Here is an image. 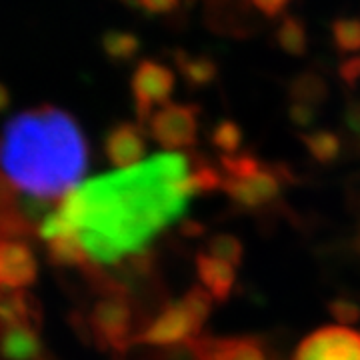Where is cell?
Instances as JSON below:
<instances>
[{"instance_id":"21","label":"cell","mask_w":360,"mask_h":360,"mask_svg":"<svg viewBox=\"0 0 360 360\" xmlns=\"http://www.w3.org/2000/svg\"><path fill=\"white\" fill-rule=\"evenodd\" d=\"M330 309H333V314H335L336 319H338L340 322H345V324L359 321V316H360L359 307H356V304H352L350 300H336V302L330 304Z\"/></svg>"},{"instance_id":"6","label":"cell","mask_w":360,"mask_h":360,"mask_svg":"<svg viewBox=\"0 0 360 360\" xmlns=\"http://www.w3.org/2000/svg\"><path fill=\"white\" fill-rule=\"evenodd\" d=\"M130 89L136 104V112L142 122H148L156 106L168 104L174 90L172 70L155 60H142L130 78Z\"/></svg>"},{"instance_id":"19","label":"cell","mask_w":360,"mask_h":360,"mask_svg":"<svg viewBox=\"0 0 360 360\" xmlns=\"http://www.w3.org/2000/svg\"><path fill=\"white\" fill-rule=\"evenodd\" d=\"M212 142L226 155H234L238 144H240V130L236 129L232 122H222L212 132Z\"/></svg>"},{"instance_id":"2","label":"cell","mask_w":360,"mask_h":360,"mask_svg":"<svg viewBox=\"0 0 360 360\" xmlns=\"http://www.w3.org/2000/svg\"><path fill=\"white\" fill-rule=\"evenodd\" d=\"M0 168L22 193L51 200L77 188L89 168V144L72 116L44 104L2 127Z\"/></svg>"},{"instance_id":"23","label":"cell","mask_w":360,"mask_h":360,"mask_svg":"<svg viewBox=\"0 0 360 360\" xmlns=\"http://www.w3.org/2000/svg\"><path fill=\"white\" fill-rule=\"evenodd\" d=\"M8 104H11V92L0 82V112H4L8 108Z\"/></svg>"},{"instance_id":"13","label":"cell","mask_w":360,"mask_h":360,"mask_svg":"<svg viewBox=\"0 0 360 360\" xmlns=\"http://www.w3.org/2000/svg\"><path fill=\"white\" fill-rule=\"evenodd\" d=\"M196 272L202 283V288L210 295L212 300H226L234 286V266L222 262L210 255L196 257Z\"/></svg>"},{"instance_id":"5","label":"cell","mask_w":360,"mask_h":360,"mask_svg":"<svg viewBox=\"0 0 360 360\" xmlns=\"http://www.w3.org/2000/svg\"><path fill=\"white\" fill-rule=\"evenodd\" d=\"M148 129H150V136L167 153L188 148L196 141V130H198L196 108L186 104H165L148 118Z\"/></svg>"},{"instance_id":"12","label":"cell","mask_w":360,"mask_h":360,"mask_svg":"<svg viewBox=\"0 0 360 360\" xmlns=\"http://www.w3.org/2000/svg\"><path fill=\"white\" fill-rule=\"evenodd\" d=\"M191 345L196 360H266L262 348L250 338H224V340L196 338Z\"/></svg>"},{"instance_id":"8","label":"cell","mask_w":360,"mask_h":360,"mask_svg":"<svg viewBox=\"0 0 360 360\" xmlns=\"http://www.w3.org/2000/svg\"><path fill=\"white\" fill-rule=\"evenodd\" d=\"M39 262L25 240L0 238V292L26 290L37 283Z\"/></svg>"},{"instance_id":"3","label":"cell","mask_w":360,"mask_h":360,"mask_svg":"<svg viewBox=\"0 0 360 360\" xmlns=\"http://www.w3.org/2000/svg\"><path fill=\"white\" fill-rule=\"evenodd\" d=\"M210 295L202 286H194L182 298L168 302L142 333L134 335L132 342H144L153 347L191 345L205 326L210 314Z\"/></svg>"},{"instance_id":"4","label":"cell","mask_w":360,"mask_h":360,"mask_svg":"<svg viewBox=\"0 0 360 360\" xmlns=\"http://www.w3.org/2000/svg\"><path fill=\"white\" fill-rule=\"evenodd\" d=\"M132 322L134 312L129 296L116 290L101 296L89 314V328L96 345L112 352H124L129 345H134Z\"/></svg>"},{"instance_id":"17","label":"cell","mask_w":360,"mask_h":360,"mask_svg":"<svg viewBox=\"0 0 360 360\" xmlns=\"http://www.w3.org/2000/svg\"><path fill=\"white\" fill-rule=\"evenodd\" d=\"M208 255L231 264V266H238V262L243 258V246L231 234H219V236L210 238Z\"/></svg>"},{"instance_id":"1","label":"cell","mask_w":360,"mask_h":360,"mask_svg":"<svg viewBox=\"0 0 360 360\" xmlns=\"http://www.w3.org/2000/svg\"><path fill=\"white\" fill-rule=\"evenodd\" d=\"M188 158L165 153L116 170L66 194L58 205L92 262L115 264L141 252L162 229L184 212L188 198Z\"/></svg>"},{"instance_id":"20","label":"cell","mask_w":360,"mask_h":360,"mask_svg":"<svg viewBox=\"0 0 360 360\" xmlns=\"http://www.w3.org/2000/svg\"><path fill=\"white\" fill-rule=\"evenodd\" d=\"M309 148L312 155L316 156L319 160H330L335 158L336 150H338V142H336L335 136L330 134H319L314 139H309Z\"/></svg>"},{"instance_id":"15","label":"cell","mask_w":360,"mask_h":360,"mask_svg":"<svg viewBox=\"0 0 360 360\" xmlns=\"http://www.w3.org/2000/svg\"><path fill=\"white\" fill-rule=\"evenodd\" d=\"M46 255L51 258L52 264H58V266L86 269L92 262L82 243H80L78 234H66V236H58L54 240H49Z\"/></svg>"},{"instance_id":"22","label":"cell","mask_w":360,"mask_h":360,"mask_svg":"<svg viewBox=\"0 0 360 360\" xmlns=\"http://www.w3.org/2000/svg\"><path fill=\"white\" fill-rule=\"evenodd\" d=\"M179 0H136V6H141L148 14H165L174 11Z\"/></svg>"},{"instance_id":"14","label":"cell","mask_w":360,"mask_h":360,"mask_svg":"<svg viewBox=\"0 0 360 360\" xmlns=\"http://www.w3.org/2000/svg\"><path fill=\"white\" fill-rule=\"evenodd\" d=\"M32 324L40 328L39 300L26 290H2L0 292V326Z\"/></svg>"},{"instance_id":"16","label":"cell","mask_w":360,"mask_h":360,"mask_svg":"<svg viewBox=\"0 0 360 360\" xmlns=\"http://www.w3.org/2000/svg\"><path fill=\"white\" fill-rule=\"evenodd\" d=\"M103 51L112 63H129L141 51V40L127 30H108L103 37Z\"/></svg>"},{"instance_id":"11","label":"cell","mask_w":360,"mask_h":360,"mask_svg":"<svg viewBox=\"0 0 360 360\" xmlns=\"http://www.w3.org/2000/svg\"><path fill=\"white\" fill-rule=\"evenodd\" d=\"M0 360H49V352L40 340L39 326H0Z\"/></svg>"},{"instance_id":"9","label":"cell","mask_w":360,"mask_h":360,"mask_svg":"<svg viewBox=\"0 0 360 360\" xmlns=\"http://www.w3.org/2000/svg\"><path fill=\"white\" fill-rule=\"evenodd\" d=\"M104 153L108 162L118 170L134 167L142 162L146 155V132L142 130L141 124L118 122L106 132Z\"/></svg>"},{"instance_id":"7","label":"cell","mask_w":360,"mask_h":360,"mask_svg":"<svg viewBox=\"0 0 360 360\" xmlns=\"http://www.w3.org/2000/svg\"><path fill=\"white\" fill-rule=\"evenodd\" d=\"M295 360H360V333L347 326H324L309 335Z\"/></svg>"},{"instance_id":"10","label":"cell","mask_w":360,"mask_h":360,"mask_svg":"<svg viewBox=\"0 0 360 360\" xmlns=\"http://www.w3.org/2000/svg\"><path fill=\"white\" fill-rule=\"evenodd\" d=\"M222 188L238 205L255 208V206H260L272 200L278 194L281 184H278L276 176L270 170L257 168L250 174L226 176V179L222 180Z\"/></svg>"},{"instance_id":"18","label":"cell","mask_w":360,"mask_h":360,"mask_svg":"<svg viewBox=\"0 0 360 360\" xmlns=\"http://www.w3.org/2000/svg\"><path fill=\"white\" fill-rule=\"evenodd\" d=\"M180 70L184 78L196 86L206 84L214 75V68L206 58H180Z\"/></svg>"}]
</instances>
